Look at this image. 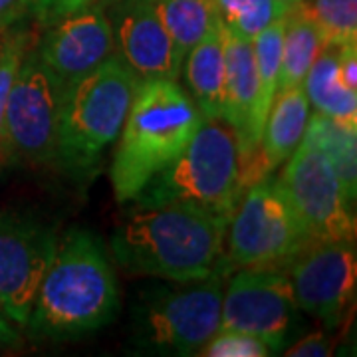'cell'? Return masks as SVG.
Returning <instances> with one entry per match:
<instances>
[{
  "mask_svg": "<svg viewBox=\"0 0 357 357\" xmlns=\"http://www.w3.org/2000/svg\"><path fill=\"white\" fill-rule=\"evenodd\" d=\"M100 4H109V2H114V0H98Z\"/></svg>",
  "mask_w": 357,
  "mask_h": 357,
  "instance_id": "33",
  "label": "cell"
},
{
  "mask_svg": "<svg viewBox=\"0 0 357 357\" xmlns=\"http://www.w3.org/2000/svg\"><path fill=\"white\" fill-rule=\"evenodd\" d=\"M62 89L42 64L36 42L28 48L14 79L0 128V161L48 167L56 163Z\"/></svg>",
  "mask_w": 357,
  "mask_h": 357,
  "instance_id": "8",
  "label": "cell"
},
{
  "mask_svg": "<svg viewBox=\"0 0 357 357\" xmlns=\"http://www.w3.org/2000/svg\"><path fill=\"white\" fill-rule=\"evenodd\" d=\"M276 183L312 241L356 243L354 201L314 143L302 137Z\"/></svg>",
  "mask_w": 357,
  "mask_h": 357,
  "instance_id": "9",
  "label": "cell"
},
{
  "mask_svg": "<svg viewBox=\"0 0 357 357\" xmlns=\"http://www.w3.org/2000/svg\"><path fill=\"white\" fill-rule=\"evenodd\" d=\"M225 32V30H222ZM225 52H227V89H225V109L222 119L234 129L241 141L243 153L250 161L252 177L256 178L255 155V109L258 100V76L252 42L225 32Z\"/></svg>",
  "mask_w": 357,
  "mask_h": 357,
  "instance_id": "15",
  "label": "cell"
},
{
  "mask_svg": "<svg viewBox=\"0 0 357 357\" xmlns=\"http://www.w3.org/2000/svg\"><path fill=\"white\" fill-rule=\"evenodd\" d=\"M38 40L34 30L24 24V18H18L4 28L2 46H0V128L2 117L6 109V102L10 96L14 79L18 74V68L22 64V58L28 48Z\"/></svg>",
  "mask_w": 357,
  "mask_h": 357,
  "instance_id": "25",
  "label": "cell"
},
{
  "mask_svg": "<svg viewBox=\"0 0 357 357\" xmlns=\"http://www.w3.org/2000/svg\"><path fill=\"white\" fill-rule=\"evenodd\" d=\"M280 2H284L286 6H294V4H298V2H302V0H280Z\"/></svg>",
  "mask_w": 357,
  "mask_h": 357,
  "instance_id": "31",
  "label": "cell"
},
{
  "mask_svg": "<svg viewBox=\"0 0 357 357\" xmlns=\"http://www.w3.org/2000/svg\"><path fill=\"white\" fill-rule=\"evenodd\" d=\"M157 10L181 64L185 56L218 26L213 0H157Z\"/></svg>",
  "mask_w": 357,
  "mask_h": 357,
  "instance_id": "21",
  "label": "cell"
},
{
  "mask_svg": "<svg viewBox=\"0 0 357 357\" xmlns=\"http://www.w3.org/2000/svg\"><path fill=\"white\" fill-rule=\"evenodd\" d=\"M213 4L222 30L248 42L290 8L280 0H213Z\"/></svg>",
  "mask_w": 357,
  "mask_h": 357,
  "instance_id": "23",
  "label": "cell"
},
{
  "mask_svg": "<svg viewBox=\"0 0 357 357\" xmlns=\"http://www.w3.org/2000/svg\"><path fill=\"white\" fill-rule=\"evenodd\" d=\"M300 312L284 272L234 270L222 292L220 330L255 335L274 356L300 335Z\"/></svg>",
  "mask_w": 357,
  "mask_h": 357,
  "instance_id": "10",
  "label": "cell"
},
{
  "mask_svg": "<svg viewBox=\"0 0 357 357\" xmlns=\"http://www.w3.org/2000/svg\"><path fill=\"white\" fill-rule=\"evenodd\" d=\"M286 276L300 310L333 330L356 298V243L312 241L296 256Z\"/></svg>",
  "mask_w": 357,
  "mask_h": 357,
  "instance_id": "12",
  "label": "cell"
},
{
  "mask_svg": "<svg viewBox=\"0 0 357 357\" xmlns=\"http://www.w3.org/2000/svg\"><path fill=\"white\" fill-rule=\"evenodd\" d=\"M56 248V234L44 222L0 213V307L6 319L26 326Z\"/></svg>",
  "mask_w": 357,
  "mask_h": 357,
  "instance_id": "11",
  "label": "cell"
},
{
  "mask_svg": "<svg viewBox=\"0 0 357 357\" xmlns=\"http://www.w3.org/2000/svg\"><path fill=\"white\" fill-rule=\"evenodd\" d=\"M312 238L296 217L276 178H258L244 189L225 234V266L284 272Z\"/></svg>",
  "mask_w": 357,
  "mask_h": 357,
  "instance_id": "7",
  "label": "cell"
},
{
  "mask_svg": "<svg viewBox=\"0 0 357 357\" xmlns=\"http://www.w3.org/2000/svg\"><path fill=\"white\" fill-rule=\"evenodd\" d=\"M93 2L98 0H20V16L46 28Z\"/></svg>",
  "mask_w": 357,
  "mask_h": 357,
  "instance_id": "27",
  "label": "cell"
},
{
  "mask_svg": "<svg viewBox=\"0 0 357 357\" xmlns=\"http://www.w3.org/2000/svg\"><path fill=\"white\" fill-rule=\"evenodd\" d=\"M282 34H284V16L268 24L252 40L256 60V76H258V100L255 109V137L260 143V135L266 123L268 112L272 100L278 91L282 62ZM258 149V147H256Z\"/></svg>",
  "mask_w": 357,
  "mask_h": 357,
  "instance_id": "22",
  "label": "cell"
},
{
  "mask_svg": "<svg viewBox=\"0 0 357 357\" xmlns=\"http://www.w3.org/2000/svg\"><path fill=\"white\" fill-rule=\"evenodd\" d=\"M4 28H6V26H0V46H2V36H4Z\"/></svg>",
  "mask_w": 357,
  "mask_h": 357,
  "instance_id": "32",
  "label": "cell"
},
{
  "mask_svg": "<svg viewBox=\"0 0 357 357\" xmlns=\"http://www.w3.org/2000/svg\"><path fill=\"white\" fill-rule=\"evenodd\" d=\"M203 115L177 79H145L135 91L112 163L119 203H131L192 139Z\"/></svg>",
  "mask_w": 357,
  "mask_h": 357,
  "instance_id": "3",
  "label": "cell"
},
{
  "mask_svg": "<svg viewBox=\"0 0 357 357\" xmlns=\"http://www.w3.org/2000/svg\"><path fill=\"white\" fill-rule=\"evenodd\" d=\"M109 8L115 48L123 62L145 79H177L181 60L157 10V0H114Z\"/></svg>",
  "mask_w": 357,
  "mask_h": 357,
  "instance_id": "14",
  "label": "cell"
},
{
  "mask_svg": "<svg viewBox=\"0 0 357 357\" xmlns=\"http://www.w3.org/2000/svg\"><path fill=\"white\" fill-rule=\"evenodd\" d=\"M310 117L304 86L276 91L255 155L256 178L270 177L296 151Z\"/></svg>",
  "mask_w": 357,
  "mask_h": 357,
  "instance_id": "16",
  "label": "cell"
},
{
  "mask_svg": "<svg viewBox=\"0 0 357 357\" xmlns=\"http://www.w3.org/2000/svg\"><path fill=\"white\" fill-rule=\"evenodd\" d=\"M199 356L206 357H266L272 356L270 347L255 335L232 330H218Z\"/></svg>",
  "mask_w": 357,
  "mask_h": 357,
  "instance_id": "26",
  "label": "cell"
},
{
  "mask_svg": "<svg viewBox=\"0 0 357 357\" xmlns=\"http://www.w3.org/2000/svg\"><path fill=\"white\" fill-rule=\"evenodd\" d=\"M119 290L103 244L89 230L68 232L40 282L28 333L66 340L107 326L117 316Z\"/></svg>",
  "mask_w": 357,
  "mask_h": 357,
  "instance_id": "2",
  "label": "cell"
},
{
  "mask_svg": "<svg viewBox=\"0 0 357 357\" xmlns=\"http://www.w3.org/2000/svg\"><path fill=\"white\" fill-rule=\"evenodd\" d=\"M141 77L119 54L64 89L58 112L56 163L72 177H88L126 123Z\"/></svg>",
  "mask_w": 357,
  "mask_h": 357,
  "instance_id": "5",
  "label": "cell"
},
{
  "mask_svg": "<svg viewBox=\"0 0 357 357\" xmlns=\"http://www.w3.org/2000/svg\"><path fill=\"white\" fill-rule=\"evenodd\" d=\"M321 46H324V38L307 13L306 0L290 6L284 14L278 89L302 86L307 70L314 64Z\"/></svg>",
  "mask_w": 357,
  "mask_h": 357,
  "instance_id": "19",
  "label": "cell"
},
{
  "mask_svg": "<svg viewBox=\"0 0 357 357\" xmlns=\"http://www.w3.org/2000/svg\"><path fill=\"white\" fill-rule=\"evenodd\" d=\"M307 103L316 114L357 126V93L340 76L337 46L324 44L302 82Z\"/></svg>",
  "mask_w": 357,
  "mask_h": 357,
  "instance_id": "18",
  "label": "cell"
},
{
  "mask_svg": "<svg viewBox=\"0 0 357 357\" xmlns=\"http://www.w3.org/2000/svg\"><path fill=\"white\" fill-rule=\"evenodd\" d=\"M230 274L171 282L141 292L133 312V340L141 351L199 356L220 330L222 292Z\"/></svg>",
  "mask_w": 357,
  "mask_h": 357,
  "instance_id": "6",
  "label": "cell"
},
{
  "mask_svg": "<svg viewBox=\"0 0 357 357\" xmlns=\"http://www.w3.org/2000/svg\"><path fill=\"white\" fill-rule=\"evenodd\" d=\"M14 342H16V333H14V330L10 328L8 319H6L2 307H0V345L14 344Z\"/></svg>",
  "mask_w": 357,
  "mask_h": 357,
  "instance_id": "30",
  "label": "cell"
},
{
  "mask_svg": "<svg viewBox=\"0 0 357 357\" xmlns=\"http://www.w3.org/2000/svg\"><path fill=\"white\" fill-rule=\"evenodd\" d=\"M185 84L191 100L206 119L222 117L227 89V52L225 32L218 22L183 60Z\"/></svg>",
  "mask_w": 357,
  "mask_h": 357,
  "instance_id": "17",
  "label": "cell"
},
{
  "mask_svg": "<svg viewBox=\"0 0 357 357\" xmlns=\"http://www.w3.org/2000/svg\"><path fill=\"white\" fill-rule=\"evenodd\" d=\"M229 220L189 204L131 208L112 234L115 262L133 276L169 282L203 280L225 266Z\"/></svg>",
  "mask_w": 357,
  "mask_h": 357,
  "instance_id": "1",
  "label": "cell"
},
{
  "mask_svg": "<svg viewBox=\"0 0 357 357\" xmlns=\"http://www.w3.org/2000/svg\"><path fill=\"white\" fill-rule=\"evenodd\" d=\"M304 139L314 143L332 163L344 191L351 201L357 197V126L316 114L307 117Z\"/></svg>",
  "mask_w": 357,
  "mask_h": 357,
  "instance_id": "20",
  "label": "cell"
},
{
  "mask_svg": "<svg viewBox=\"0 0 357 357\" xmlns=\"http://www.w3.org/2000/svg\"><path fill=\"white\" fill-rule=\"evenodd\" d=\"M306 6L324 44L357 42V0H306Z\"/></svg>",
  "mask_w": 357,
  "mask_h": 357,
  "instance_id": "24",
  "label": "cell"
},
{
  "mask_svg": "<svg viewBox=\"0 0 357 357\" xmlns=\"http://www.w3.org/2000/svg\"><path fill=\"white\" fill-rule=\"evenodd\" d=\"M20 16V0H0V26H8Z\"/></svg>",
  "mask_w": 357,
  "mask_h": 357,
  "instance_id": "29",
  "label": "cell"
},
{
  "mask_svg": "<svg viewBox=\"0 0 357 357\" xmlns=\"http://www.w3.org/2000/svg\"><path fill=\"white\" fill-rule=\"evenodd\" d=\"M284 354L288 357H328L333 354V347L326 333L316 332L292 342Z\"/></svg>",
  "mask_w": 357,
  "mask_h": 357,
  "instance_id": "28",
  "label": "cell"
},
{
  "mask_svg": "<svg viewBox=\"0 0 357 357\" xmlns=\"http://www.w3.org/2000/svg\"><path fill=\"white\" fill-rule=\"evenodd\" d=\"M36 52L64 93L66 88L117 54L107 10L93 2L46 26L36 40Z\"/></svg>",
  "mask_w": 357,
  "mask_h": 357,
  "instance_id": "13",
  "label": "cell"
},
{
  "mask_svg": "<svg viewBox=\"0 0 357 357\" xmlns=\"http://www.w3.org/2000/svg\"><path fill=\"white\" fill-rule=\"evenodd\" d=\"M250 183L252 167L234 129L222 117H203L185 151L143 187L131 208L189 204L230 220Z\"/></svg>",
  "mask_w": 357,
  "mask_h": 357,
  "instance_id": "4",
  "label": "cell"
}]
</instances>
